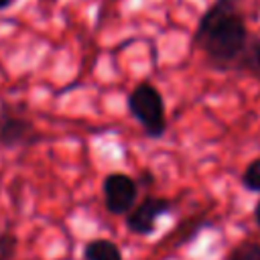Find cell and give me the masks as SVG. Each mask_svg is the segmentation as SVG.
I'll use <instances>...</instances> for the list:
<instances>
[{
	"mask_svg": "<svg viewBox=\"0 0 260 260\" xmlns=\"http://www.w3.org/2000/svg\"><path fill=\"white\" fill-rule=\"evenodd\" d=\"M248 39L250 30L238 0H215L199 18L193 45L215 69L236 71Z\"/></svg>",
	"mask_w": 260,
	"mask_h": 260,
	"instance_id": "cell-1",
	"label": "cell"
},
{
	"mask_svg": "<svg viewBox=\"0 0 260 260\" xmlns=\"http://www.w3.org/2000/svg\"><path fill=\"white\" fill-rule=\"evenodd\" d=\"M128 110L132 118L142 126L148 138H160L167 132L165 102L160 91L152 83H138L128 95Z\"/></svg>",
	"mask_w": 260,
	"mask_h": 260,
	"instance_id": "cell-2",
	"label": "cell"
},
{
	"mask_svg": "<svg viewBox=\"0 0 260 260\" xmlns=\"http://www.w3.org/2000/svg\"><path fill=\"white\" fill-rule=\"evenodd\" d=\"M39 140L35 124L16 108L0 106V146L2 148H24Z\"/></svg>",
	"mask_w": 260,
	"mask_h": 260,
	"instance_id": "cell-3",
	"label": "cell"
},
{
	"mask_svg": "<svg viewBox=\"0 0 260 260\" xmlns=\"http://www.w3.org/2000/svg\"><path fill=\"white\" fill-rule=\"evenodd\" d=\"M104 205L112 215H124L136 205L138 183L124 173H112L102 183Z\"/></svg>",
	"mask_w": 260,
	"mask_h": 260,
	"instance_id": "cell-4",
	"label": "cell"
},
{
	"mask_svg": "<svg viewBox=\"0 0 260 260\" xmlns=\"http://www.w3.org/2000/svg\"><path fill=\"white\" fill-rule=\"evenodd\" d=\"M173 201L167 197H144L126 215V228L136 236H148L154 232L158 219L171 213Z\"/></svg>",
	"mask_w": 260,
	"mask_h": 260,
	"instance_id": "cell-5",
	"label": "cell"
},
{
	"mask_svg": "<svg viewBox=\"0 0 260 260\" xmlns=\"http://www.w3.org/2000/svg\"><path fill=\"white\" fill-rule=\"evenodd\" d=\"M236 71L260 75V30L250 35L248 45H246V49H244V53L236 65Z\"/></svg>",
	"mask_w": 260,
	"mask_h": 260,
	"instance_id": "cell-6",
	"label": "cell"
},
{
	"mask_svg": "<svg viewBox=\"0 0 260 260\" xmlns=\"http://www.w3.org/2000/svg\"><path fill=\"white\" fill-rule=\"evenodd\" d=\"M81 260H124L120 248L110 240H91L83 246Z\"/></svg>",
	"mask_w": 260,
	"mask_h": 260,
	"instance_id": "cell-7",
	"label": "cell"
},
{
	"mask_svg": "<svg viewBox=\"0 0 260 260\" xmlns=\"http://www.w3.org/2000/svg\"><path fill=\"white\" fill-rule=\"evenodd\" d=\"M228 260H260V242L256 240H244L238 246L232 248L228 254Z\"/></svg>",
	"mask_w": 260,
	"mask_h": 260,
	"instance_id": "cell-8",
	"label": "cell"
},
{
	"mask_svg": "<svg viewBox=\"0 0 260 260\" xmlns=\"http://www.w3.org/2000/svg\"><path fill=\"white\" fill-rule=\"evenodd\" d=\"M242 183L248 191L260 193V156L254 158L252 162H248L244 175H242Z\"/></svg>",
	"mask_w": 260,
	"mask_h": 260,
	"instance_id": "cell-9",
	"label": "cell"
},
{
	"mask_svg": "<svg viewBox=\"0 0 260 260\" xmlns=\"http://www.w3.org/2000/svg\"><path fill=\"white\" fill-rule=\"evenodd\" d=\"M18 240L12 232H0V260H12L16 254Z\"/></svg>",
	"mask_w": 260,
	"mask_h": 260,
	"instance_id": "cell-10",
	"label": "cell"
},
{
	"mask_svg": "<svg viewBox=\"0 0 260 260\" xmlns=\"http://www.w3.org/2000/svg\"><path fill=\"white\" fill-rule=\"evenodd\" d=\"M254 219H256V225L260 228V201H258L256 207H254Z\"/></svg>",
	"mask_w": 260,
	"mask_h": 260,
	"instance_id": "cell-11",
	"label": "cell"
},
{
	"mask_svg": "<svg viewBox=\"0 0 260 260\" xmlns=\"http://www.w3.org/2000/svg\"><path fill=\"white\" fill-rule=\"evenodd\" d=\"M14 2H16V0H0V12L6 10V8H10Z\"/></svg>",
	"mask_w": 260,
	"mask_h": 260,
	"instance_id": "cell-12",
	"label": "cell"
}]
</instances>
